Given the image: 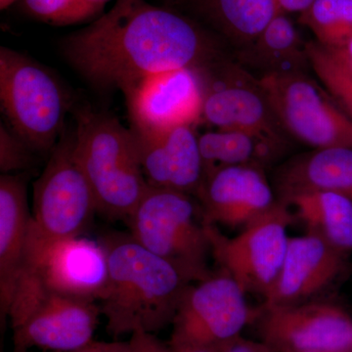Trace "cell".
<instances>
[{
	"label": "cell",
	"instance_id": "f1b7e54d",
	"mask_svg": "<svg viewBox=\"0 0 352 352\" xmlns=\"http://www.w3.org/2000/svg\"><path fill=\"white\" fill-rule=\"evenodd\" d=\"M219 352H276L263 340L245 339L243 336L226 344Z\"/></svg>",
	"mask_w": 352,
	"mask_h": 352
},
{
	"label": "cell",
	"instance_id": "836d02e7",
	"mask_svg": "<svg viewBox=\"0 0 352 352\" xmlns=\"http://www.w3.org/2000/svg\"><path fill=\"white\" fill-rule=\"evenodd\" d=\"M17 1H20V0H0V9L4 10V9L8 8L9 6H12Z\"/></svg>",
	"mask_w": 352,
	"mask_h": 352
},
{
	"label": "cell",
	"instance_id": "e575fe53",
	"mask_svg": "<svg viewBox=\"0 0 352 352\" xmlns=\"http://www.w3.org/2000/svg\"><path fill=\"white\" fill-rule=\"evenodd\" d=\"M164 6L168 7H171V8H175L176 4L179 2V0H164Z\"/></svg>",
	"mask_w": 352,
	"mask_h": 352
},
{
	"label": "cell",
	"instance_id": "74e56055",
	"mask_svg": "<svg viewBox=\"0 0 352 352\" xmlns=\"http://www.w3.org/2000/svg\"></svg>",
	"mask_w": 352,
	"mask_h": 352
},
{
	"label": "cell",
	"instance_id": "d6a6232c",
	"mask_svg": "<svg viewBox=\"0 0 352 352\" xmlns=\"http://www.w3.org/2000/svg\"><path fill=\"white\" fill-rule=\"evenodd\" d=\"M173 352H215L208 349H195V347H182V349H171Z\"/></svg>",
	"mask_w": 352,
	"mask_h": 352
},
{
	"label": "cell",
	"instance_id": "44dd1931",
	"mask_svg": "<svg viewBox=\"0 0 352 352\" xmlns=\"http://www.w3.org/2000/svg\"><path fill=\"white\" fill-rule=\"evenodd\" d=\"M234 53L241 66L248 71L254 69L261 76L308 73L311 69L307 43L303 41L293 21L283 11L276 14L254 43Z\"/></svg>",
	"mask_w": 352,
	"mask_h": 352
},
{
	"label": "cell",
	"instance_id": "5bb4252c",
	"mask_svg": "<svg viewBox=\"0 0 352 352\" xmlns=\"http://www.w3.org/2000/svg\"><path fill=\"white\" fill-rule=\"evenodd\" d=\"M349 256L309 234L289 237L283 266L263 305L289 307L328 296L349 272Z\"/></svg>",
	"mask_w": 352,
	"mask_h": 352
},
{
	"label": "cell",
	"instance_id": "83f0119b",
	"mask_svg": "<svg viewBox=\"0 0 352 352\" xmlns=\"http://www.w3.org/2000/svg\"><path fill=\"white\" fill-rule=\"evenodd\" d=\"M126 352H173L170 344H164L154 333L136 332L127 342Z\"/></svg>",
	"mask_w": 352,
	"mask_h": 352
},
{
	"label": "cell",
	"instance_id": "ba28073f",
	"mask_svg": "<svg viewBox=\"0 0 352 352\" xmlns=\"http://www.w3.org/2000/svg\"><path fill=\"white\" fill-rule=\"evenodd\" d=\"M280 124L292 140L314 149L352 148V120L309 73L258 78Z\"/></svg>",
	"mask_w": 352,
	"mask_h": 352
},
{
	"label": "cell",
	"instance_id": "603a6c76",
	"mask_svg": "<svg viewBox=\"0 0 352 352\" xmlns=\"http://www.w3.org/2000/svg\"><path fill=\"white\" fill-rule=\"evenodd\" d=\"M204 178L232 166H254L267 171L286 153L263 139L239 131L217 129L199 136Z\"/></svg>",
	"mask_w": 352,
	"mask_h": 352
},
{
	"label": "cell",
	"instance_id": "7c38bea8",
	"mask_svg": "<svg viewBox=\"0 0 352 352\" xmlns=\"http://www.w3.org/2000/svg\"><path fill=\"white\" fill-rule=\"evenodd\" d=\"M22 270L46 291L96 302L107 289L108 254L101 241L80 236L43 242L29 231Z\"/></svg>",
	"mask_w": 352,
	"mask_h": 352
},
{
	"label": "cell",
	"instance_id": "9c48e42d",
	"mask_svg": "<svg viewBox=\"0 0 352 352\" xmlns=\"http://www.w3.org/2000/svg\"><path fill=\"white\" fill-rule=\"evenodd\" d=\"M295 221L291 208L279 201L235 237L223 235L219 226L206 224L212 256L219 270L232 277L245 295L265 298L283 266L289 241L288 229Z\"/></svg>",
	"mask_w": 352,
	"mask_h": 352
},
{
	"label": "cell",
	"instance_id": "4316f807",
	"mask_svg": "<svg viewBox=\"0 0 352 352\" xmlns=\"http://www.w3.org/2000/svg\"><path fill=\"white\" fill-rule=\"evenodd\" d=\"M36 153L4 124L0 126V170L2 175L25 170L34 163Z\"/></svg>",
	"mask_w": 352,
	"mask_h": 352
},
{
	"label": "cell",
	"instance_id": "1f68e13d",
	"mask_svg": "<svg viewBox=\"0 0 352 352\" xmlns=\"http://www.w3.org/2000/svg\"><path fill=\"white\" fill-rule=\"evenodd\" d=\"M338 50L342 51V52L344 53V56H346L352 61V36L351 38L347 39L346 43H344V45L342 46V47L338 48Z\"/></svg>",
	"mask_w": 352,
	"mask_h": 352
},
{
	"label": "cell",
	"instance_id": "2e32d148",
	"mask_svg": "<svg viewBox=\"0 0 352 352\" xmlns=\"http://www.w3.org/2000/svg\"><path fill=\"white\" fill-rule=\"evenodd\" d=\"M102 314L94 300L48 292L19 327L13 329V351L41 347L69 351L94 340Z\"/></svg>",
	"mask_w": 352,
	"mask_h": 352
},
{
	"label": "cell",
	"instance_id": "e0dca14e",
	"mask_svg": "<svg viewBox=\"0 0 352 352\" xmlns=\"http://www.w3.org/2000/svg\"><path fill=\"white\" fill-rule=\"evenodd\" d=\"M133 135L148 184L196 198L204 170L195 126L175 127L155 135Z\"/></svg>",
	"mask_w": 352,
	"mask_h": 352
},
{
	"label": "cell",
	"instance_id": "6da1fadb",
	"mask_svg": "<svg viewBox=\"0 0 352 352\" xmlns=\"http://www.w3.org/2000/svg\"><path fill=\"white\" fill-rule=\"evenodd\" d=\"M226 43L186 14L146 0H117L62 41L67 62L100 91L131 89L147 76L204 69L227 56Z\"/></svg>",
	"mask_w": 352,
	"mask_h": 352
},
{
	"label": "cell",
	"instance_id": "8fae6325",
	"mask_svg": "<svg viewBox=\"0 0 352 352\" xmlns=\"http://www.w3.org/2000/svg\"><path fill=\"white\" fill-rule=\"evenodd\" d=\"M252 324L276 352H352V315L329 296L289 307L263 305Z\"/></svg>",
	"mask_w": 352,
	"mask_h": 352
},
{
	"label": "cell",
	"instance_id": "7a4b0ae2",
	"mask_svg": "<svg viewBox=\"0 0 352 352\" xmlns=\"http://www.w3.org/2000/svg\"><path fill=\"white\" fill-rule=\"evenodd\" d=\"M108 254L107 289L100 300L113 337L154 333L171 325L189 281L175 266L138 244L131 234L101 239Z\"/></svg>",
	"mask_w": 352,
	"mask_h": 352
},
{
	"label": "cell",
	"instance_id": "5b68a950",
	"mask_svg": "<svg viewBox=\"0 0 352 352\" xmlns=\"http://www.w3.org/2000/svg\"><path fill=\"white\" fill-rule=\"evenodd\" d=\"M0 102L11 131L36 153L50 155L66 131L69 99L43 65L0 47Z\"/></svg>",
	"mask_w": 352,
	"mask_h": 352
},
{
	"label": "cell",
	"instance_id": "d4e9b609",
	"mask_svg": "<svg viewBox=\"0 0 352 352\" xmlns=\"http://www.w3.org/2000/svg\"><path fill=\"white\" fill-rule=\"evenodd\" d=\"M21 7L30 17L58 27L94 20L104 9L89 0H21Z\"/></svg>",
	"mask_w": 352,
	"mask_h": 352
},
{
	"label": "cell",
	"instance_id": "cb8c5ba5",
	"mask_svg": "<svg viewBox=\"0 0 352 352\" xmlns=\"http://www.w3.org/2000/svg\"><path fill=\"white\" fill-rule=\"evenodd\" d=\"M311 69L352 120V64L340 50L318 41L307 43Z\"/></svg>",
	"mask_w": 352,
	"mask_h": 352
},
{
	"label": "cell",
	"instance_id": "ac0fdd59",
	"mask_svg": "<svg viewBox=\"0 0 352 352\" xmlns=\"http://www.w3.org/2000/svg\"><path fill=\"white\" fill-rule=\"evenodd\" d=\"M32 217L25 176H0V315L2 325L8 318L16 284L24 263Z\"/></svg>",
	"mask_w": 352,
	"mask_h": 352
},
{
	"label": "cell",
	"instance_id": "8d00e7d4",
	"mask_svg": "<svg viewBox=\"0 0 352 352\" xmlns=\"http://www.w3.org/2000/svg\"><path fill=\"white\" fill-rule=\"evenodd\" d=\"M340 52H342V51H340ZM342 54H344V53H342ZM346 58H347V57H346ZM347 59H349V58H347ZM349 62H351V63L352 64V61H351V60H349Z\"/></svg>",
	"mask_w": 352,
	"mask_h": 352
},
{
	"label": "cell",
	"instance_id": "277c9868",
	"mask_svg": "<svg viewBox=\"0 0 352 352\" xmlns=\"http://www.w3.org/2000/svg\"><path fill=\"white\" fill-rule=\"evenodd\" d=\"M126 223L138 244L173 264L192 283L214 274L208 266L207 226L195 197L149 185Z\"/></svg>",
	"mask_w": 352,
	"mask_h": 352
},
{
	"label": "cell",
	"instance_id": "f546056e",
	"mask_svg": "<svg viewBox=\"0 0 352 352\" xmlns=\"http://www.w3.org/2000/svg\"><path fill=\"white\" fill-rule=\"evenodd\" d=\"M127 342H88L85 346L73 349V351L62 352H126Z\"/></svg>",
	"mask_w": 352,
	"mask_h": 352
},
{
	"label": "cell",
	"instance_id": "d590c367",
	"mask_svg": "<svg viewBox=\"0 0 352 352\" xmlns=\"http://www.w3.org/2000/svg\"><path fill=\"white\" fill-rule=\"evenodd\" d=\"M89 1L92 2V3L96 4V6L104 7L108 1H110V0H89Z\"/></svg>",
	"mask_w": 352,
	"mask_h": 352
},
{
	"label": "cell",
	"instance_id": "7402d4cb",
	"mask_svg": "<svg viewBox=\"0 0 352 352\" xmlns=\"http://www.w3.org/2000/svg\"><path fill=\"white\" fill-rule=\"evenodd\" d=\"M291 208L315 236L346 254H352V201L329 191H305L279 200Z\"/></svg>",
	"mask_w": 352,
	"mask_h": 352
},
{
	"label": "cell",
	"instance_id": "ffe728a7",
	"mask_svg": "<svg viewBox=\"0 0 352 352\" xmlns=\"http://www.w3.org/2000/svg\"><path fill=\"white\" fill-rule=\"evenodd\" d=\"M238 51L254 43L279 13L276 0H179L175 7Z\"/></svg>",
	"mask_w": 352,
	"mask_h": 352
},
{
	"label": "cell",
	"instance_id": "d6986e66",
	"mask_svg": "<svg viewBox=\"0 0 352 352\" xmlns=\"http://www.w3.org/2000/svg\"><path fill=\"white\" fill-rule=\"evenodd\" d=\"M278 200L305 191H329L352 201V148L314 149L285 160L273 170Z\"/></svg>",
	"mask_w": 352,
	"mask_h": 352
},
{
	"label": "cell",
	"instance_id": "9a60e30c",
	"mask_svg": "<svg viewBox=\"0 0 352 352\" xmlns=\"http://www.w3.org/2000/svg\"><path fill=\"white\" fill-rule=\"evenodd\" d=\"M208 226L244 229L277 205L267 171L232 166L204 178L196 196Z\"/></svg>",
	"mask_w": 352,
	"mask_h": 352
},
{
	"label": "cell",
	"instance_id": "3957f363",
	"mask_svg": "<svg viewBox=\"0 0 352 352\" xmlns=\"http://www.w3.org/2000/svg\"><path fill=\"white\" fill-rule=\"evenodd\" d=\"M76 159L94 190L98 212L127 221L149 184L135 138L113 116L76 109Z\"/></svg>",
	"mask_w": 352,
	"mask_h": 352
},
{
	"label": "cell",
	"instance_id": "30bf717a",
	"mask_svg": "<svg viewBox=\"0 0 352 352\" xmlns=\"http://www.w3.org/2000/svg\"><path fill=\"white\" fill-rule=\"evenodd\" d=\"M201 72L205 87L201 122L252 134L289 152L292 138L273 112L258 78L228 56Z\"/></svg>",
	"mask_w": 352,
	"mask_h": 352
},
{
	"label": "cell",
	"instance_id": "8992f818",
	"mask_svg": "<svg viewBox=\"0 0 352 352\" xmlns=\"http://www.w3.org/2000/svg\"><path fill=\"white\" fill-rule=\"evenodd\" d=\"M97 212L94 190L76 159L75 135L66 129L34 183L30 232L43 242L80 237Z\"/></svg>",
	"mask_w": 352,
	"mask_h": 352
},
{
	"label": "cell",
	"instance_id": "4fadbf2b",
	"mask_svg": "<svg viewBox=\"0 0 352 352\" xmlns=\"http://www.w3.org/2000/svg\"><path fill=\"white\" fill-rule=\"evenodd\" d=\"M131 131L138 135L163 133L201 122L205 87L201 69L185 68L147 76L124 94Z\"/></svg>",
	"mask_w": 352,
	"mask_h": 352
},
{
	"label": "cell",
	"instance_id": "52a82bcc",
	"mask_svg": "<svg viewBox=\"0 0 352 352\" xmlns=\"http://www.w3.org/2000/svg\"><path fill=\"white\" fill-rule=\"evenodd\" d=\"M258 314L232 277L217 270L203 281L190 284L175 317L171 349L195 347L219 352L242 336Z\"/></svg>",
	"mask_w": 352,
	"mask_h": 352
},
{
	"label": "cell",
	"instance_id": "4dcf8cb0",
	"mask_svg": "<svg viewBox=\"0 0 352 352\" xmlns=\"http://www.w3.org/2000/svg\"><path fill=\"white\" fill-rule=\"evenodd\" d=\"M280 10L283 12L298 13V15L305 12L314 0H276Z\"/></svg>",
	"mask_w": 352,
	"mask_h": 352
},
{
	"label": "cell",
	"instance_id": "484cf974",
	"mask_svg": "<svg viewBox=\"0 0 352 352\" xmlns=\"http://www.w3.org/2000/svg\"><path fill=\"white\" fill-rule=\"evenodd\" d=\"M298 20L314 32L316 41L328 47H342L351 36L342 27L339 0H314Z\"/></svg>",
	"mask_w": 352,
	"mask_h": 352
}]
</instances>
